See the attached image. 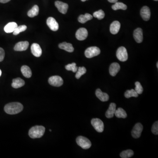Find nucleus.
<instances>
[{
    "label": "nucleus",
    "mask_w": 158,
    "mask_h": 158,
    "mask_svg": "<svg viewBox=\"0 0 158 158\" xmlns=\"http://www.w3.org/2000/svg\"><path fill=\"white\" fill-rule=\"evenodd\" d=\"M23 109L22 104L19 102H12L4 106V111L7 114L14 115L21 112Z\"/></svg>",
    "instance_id": "1"
},
{
    "label": "nucleus",
    "mask_w": 158,
    "mask_h": 158,
    "mask_svg": "<svg viewBox=\"0 0 158 158\" xmlns=\"http://www.w3.org/2000/svg\"><path fill=\"white\" fill-rule=\"evenodd\" d=\"M45 130V127L43 126H34L29 130V135L32 138H40L43 136Z\"/></svg>",
    "instance_id": "2"
},
{
    "label": "nucleus",
    "mask_w": 158,
    "mask_h": 158,
    "mask_svg": "<svg viewBox=\"0 0 158 158\" xmlns=\"http://www.w3.org/2000/svg\"><path fill=\"white\" fill-rule=\"evenodd\" d=\"M77 144L84 149H88L90 148L91 143L88 138L83 136H79L76 139Z\"/></svg>",
    "instance_id": "3"
},
{
    "label": "nucleus",
    "mask_w": 158,
    "mask_h": 158,
    "mask_svg": "<svg viewBox=\"0 0 158 158\" xmlns=\"http://www.w3.org/2000/svg\"><path fill=\"white\" fill-rule=\"evenodd\" d=\"M101 51L97 47H90L88 48L85 51V56L88 58H92L100 54Z\"/></svg>",
    "instance_id": "4"
},
{
    "label": "nucleus",
    "mask_w": 158,
    "mask_h": 158,
    "mask_svg": "<svg viewBox=\"0 0 158 158\" xmlns=\"http://www.w3.org/2000/svg\"><path fill=\"white\" fill-rule=\"evenodd\" d=\"M117 57L121 62H125L128 59V53L127 49L124 47H120L117 51Z\"/></svg>",
    "instance_id": "5"
},
{
    "label": "nucleus",
    "mask_w": 158,
    "mask_h": 158,
    "mask_svg": "<svg viewBox=\"0 0 158 158\" xmlns=\"http://www.w3.org/2000/svg\"><path fill=\"white\" fill-rule=\"evenodd\" d=\"M91 125L97 132L102 133L104 129V125L103 122L100 119L94 118L91 121Z\"/></svg>",
    "instance_id": "6"
},
{
    "label": "nucleus",
    "mask_w": 158,
    "mask_h": 158,
    "mask_svg": "<svg viewBox=\"0 0 158 158\" xmlns=\"http://www.w3.org/2000/svg\"><path fill=\"white\" fill-rule=\"evenodd\" d=\"M48 83L51 86L59 87L63 85V80L60 76H52L49 78Z\"/></svg>",
    "instance_id": "7"
},
{
    "label": "nucleus",
    "mask_w": 158,
    "mask_h": 158,
    "mask_svg": "<svg viewBox=\"0 0 158 158\" xmlns=\"http://www.w3.org/2000/svg\"><path fill=\"white\" fill-rule=\"evenodd\" d=\"M143 129V127L141 123H137L134 126L131 135L132 137L135 138H138L141 136V134Z\"/></svg>",
    "instance_id": "8"
},
{
    "label": "nucleus",
    "mask_w": 158,
    "mask_h": 158,
    "mask_svg": "<svg viewBox=\"0 0 158 158\" xmlns=\"http://www.w3.org/2000/svg\"><path fill=\"white\" fill-rule=\"evenodd\" d=\"M55 5L59 12L63 14H66L69 8L67 4L58 1L55 2Z\"/></svg>",
    "instance_id": "9"
},
{
    "label": "nucleus",
    "mask_w": 158,
    "mask_h": 158,
    "mask_svg": "<svg viewBox=\"0 0 158 158\" xmlns=\"http://www.w3.org/2000/svg\"><path fill=\"white\" fill-rule=\"evenodd\" d=\"M47 24L51 31H56L58 30L59 25L54 18L49 17L47 20Z\"/></svg>",
    "instance_id": "10"
},
{
    "label": "nucleus",
    "mask_w": 158,
    "mask_h": 158,
    "mask_svg": "<svg viewBox=\"0 0 158 158\" xmlns=\"http://www.w3.org/2000/svg\"><path fill=\"white\" fill-rule=\"evenodd\" d=\"M88 36V31L84 28H80L76 33V38L79 41H83L86 39Z\"/></svg>",
    "instance_id": "11"
},
{
    "label": "nucleus",
    "mask_w": 158,
    "mask_h": 158,
    "mask_svg": "<svg viewBox=\"0 0 158 158\" xmlns=\"http://www.w3.org/2000/svg\"><path fill=\"white\" fill-rule=\"evenodd\" d=\"M31 50L33 55L36 57H39L41 56L42 51L41 47L38 43H33L31 47Z\"/></svg>",
    "instance_id": "12"
},
{
    "label": "nucleus",
    "mask_w": 158,
    "mask_h": 158,
    "mask_svg": "<svg viewBox=\"0 0 158 158\" xmlns=\"http://www.w3.org/2000/svg\"><path fill=\"white\" fill-rule=\"evenodd\" d=\"M141 16L144 21L149 20L151 16L150 10L148 6H144L141 9Z\"/></svg>",
    "instance_id": "13"
},
{
    "label": "nucleus",
    "mask_w": 158,
    "mask_h": 158,
    "mask_svg": "<svg viewBox=\"0 0 158 158\" xmlns=\"http://www.w3.org/2000/svg\"><path fill=\"white\" fill-rule=\"evenodd\" d=\"M29 43L28 41H21L17 43L14 47L16 51H24L27 50L29 47Z\"/></svg>",
    "instance_id": "14"
},
{
    "label": "nucleus",
    "mask_w": 158,
    "mask_h": 158,
    "mask_svg": "<svg viewBox=\"0 0 158 158\" xmlns=\"http://www.w3.org/2000/svg\"><path fill=\"white\" fill-rule=\"evenodd\" d=\"M95 95L102 102H106L109 100V95L107 93L103 92L100 89H97L96 90Z\"/></svg>",
    "instance_id": "15"
},
{
    "label": "nucleus",
    "mask_w": 158,
    "mask_h": 158,
    "mask_svg": "<svg viewBox=\"0 0 158 158\" xmlns=\"http://www.w3.org/2000/svg\"><path fill=\"white\" fill-rule=\"evenodd\" d=\"M134 38L136 41L138 43H141L143 41V31L141 28H138L134 32Z\"/></svg>",
    "instance_id": "16"
},
{
    "label": "nucleus",
    "mask_w": 158,
    "mask_h": 158,
    "mask_svg": "<svg viewBox=\"0 0 158 158\" xmlns=\"http://www.w3.org/2000/svg\"><path fill=\"white\" fill-rule=\"evenodd\" d=\"M116 110V105L114 103H112L110 104L109 109L105 113V116L107 118H112L113 117Z\"/></svg>",
    "instance_id": "17"
},
{
    "label": "nucleus",
    "mask_w": 158,
    "mask_h": 158,
    "mask_svg": "<svg viewBox=\"0 0 158 158\" xmlns=\"http://www.w3.org/2000/svg\"><path fill=\"white\" fill-rule=\"evenodd\" d=\"M120 69V66L118 63H112L110 67V74L112 77H115Z\"/></svg>",
    "instance_id": "18"
},
{
    "label": "nucleus",
    "mask_w": 158,
    "mask_h": 158,
    "mask_svg": "<svg viewBox=\"0 0 158 158\" xmlns=\"http://www.w3.org/2000/svg\"><path fill=\"white\" fill-rule=\"evenodd\" d=\"M120 28V23L119 21L112 22L110 26V31L112 34H116L119 32Z\"/></svg>",
    "instance_id": "19"
},
{
    "label": "nucleus",
    "mask_w": 158,
    "mask_h": 158,
    "mask_svg": "<svg viewBox=\"0 0 158 158\" xmlns=\"http://www.w3.org/2000/svg\"><path fill=\"white\" fill-rule=\"evenodd\" d=\"M58 47L60 49L64 50L69 52H72L74 51V48L72 44L65 42L60 43L58 45Z\"/></svg>",
    "instance_id": "20"
},
{
    "label": "nucleus",
    "mask_w": 158,
    "mask_h": 158,
    "mask_svg": "<svg viewBox=\"0 0 158 158\" xmlns=\"http://www.w3.org/2000/svg\"><path fill=\"white\" fill-rule=\"evenodd\" d=\"M24 81L20 78L13 79L11 86L14 88H19L23 87L25 85Z\"/></svg>",
    "instance_id": "21"
},
{
    "label": "nucleus",
    "mask_w": 158,
    "mask_h": 158,
    "mask_svg": "<svg viewBox=\"0 0 158 158\" xmlns=\"http://www.w3.org/2000/svg\"><path fill=\"white\" fill-rule=\"evenodd\" d=\"M16 23L15 22H11L7 24L4 27V31L7 33H13L16 28L17 27Z\"/></svg>",
    "instance_id": "22"
},
{
    "label": "nucleus",
    "mask_w": 158,
    "mask_h": 158,
    "mask_svg": "<svg viewBox=\"0 0 158 158\" xmlns=\"http://www.w3.org/2000/svg\"><path fill=\"white\" fill-rule=\"evenodd\" d=\"M21 72L25 78H29L32 76V71L29 66L23 65L21 67Z\"/></svg>",
    "instance_id": "23"
},
{
    "label": "nucleus",
    "mask_w": 158,
    "mask_h": 158,
    "mask_svg": "<svg viewBox=\"0 0 158 158\" xmlns=\"http://www.w3.org/2000/svg\"><path fill=\"white\" fill-rule=\"evenodd\" d=\"M93 18L92 15L88 13H86L85 15H81L79 17L78 20L81 23H85L89 20H91Z\"/></svg>",
    "instance_id": "24"
},
{
    "label": "nucleus",
    "mask_w": 158,
    "mask_h": 158,
    "mask_svg": "<svg viewBox=\"0 0 158 158\" xmlns=\"http://www.w3.org/2000/svg\"><path fill=\"white\" fill-rule=\"evenodd\" d=\"M39 7L37 5H35L28 12V16L30 17L33 18L36 16H38L39 14Z\"/></svg>",
    "instance_id": "25"
},
{
    "label": "nucleus",
    "mask_w": 158,
    "mask_h": 158,
    "mask_svg": "<svg viewBox=\"0 0 158 158\" xmlns=\"http://www.w3.org/2000/svg\"><path fill=\"white\" fill-rule=\"evenodd\" d=\"M114 115L117 117L119 118L125 119L127 117V114L126 111L121 108H119L117 110H116Z\"/></svg>",
    "instance_id": "26"
},
{
    "label": "nucleus",
    "mask_w": 158,
    "mask_h": 158,
    "mask_svg": "<svg viewBox=\"0 0 158 158\" xmlns=\"http://www.w3.org/2000/svg\"><path fill=\"white\" fill-rule=\"evenodd\" d=\"M112 9L114 10H117L119 9L125 10L127 9V6L122 3L117 2L115 3V4L112 5Z\"/></svg>",
    "instance_id": "27"
},
{
    "label": "nucleus",
    "mask_w": 158,
    "mask_h": 158,
    "mask_svg": "<svg viewBox=\"0 0 158 158\" xmlns=\"http://www.w3.org/2000/svg\"><path fill=\"white\" fill-rule=\"evenodd\" d=\"M125 98H129L131 97L137 98L138 96V94L134 89H131L130 90H127L124 94Z\"/></svg>",
    "instance_id": "28"
},
{
    "label": "nucleus",
    "mask_w": 158,
    "mask_h": 158,
    "mask_svg": "<svg viewBox=\"0 0 158 158\" xmlns=\"http://www.w3.org/2000/svg\"><path fill=\"white\" fill-rule=\"evenodd\" d=\"M134 152L131 150L128 149L122 152L120 154L122 158H129L131 157L134 155Z\"/></svg>",
    "instance_id": "29"
},
{
    "label": "nucleus",
    "mask_w": 158,
    "mask_h": 158,
    "mask_svg": "<svg viewBox=\"0 0 158 158\" xmlns=\"http://www.w3.org/2000/svg\"><path fill=\"white\" fill-rule=\"evenodd\" d=\"M87 70L84 67H78V70L77 71L75 77L77 79H79L83 75L86 73Z\"/></svg>",
    "instance_id": "30"
},
{
    "label": "nucleus",
    "mask_w": 158,
    "mask_h": 158,
    "mask_svg": "<svg viewBox=\"0 0 158 158\" xmlns=\"http://www.w3.org/2000/svg\"><path fill=\"white\" fill-rule=\"evenodd\" d=\"M76 63H72L71 64H69L67 65H65V68L66 70L68 71H72L73 73L77 72L78 70V67L77 66Z\"/></svg>",
    "instance_id": "31"
},
{
    "label": "nucleus",
    "mask_w": 158,
    "mask_h": 158,
    "mask_svg": "<svg viewBox=\"0 0 158 158\" xmlns=\"http://www.w3.org/2000/svg\"><path fill=\"white\" fill-rule=\"evenodd\" d=\"M27 29V26L26 25H22L20 26H17L16 28L14 31L13 32V34L14 35H17L22 32L24 31Z\"/></svg>",
    "instance_id": "32"
},
{
    "label": "nucleus",
    "mask_w": 158,
    "mask_h": 158,
    "mask_svg": "<svg viewBox=\"0 0 158 158\" xmlns=\"http://www.w3.org/2000/svg\"><path fill=\"white\" fill-rule=\"evenodd\" d=\"M105 16V14L104 12L102 10H99L93 13V16L100 20L103 19L104 18Z\"/></svg>",
    "instance_id": "33"
},
{
    "label": "nucleus",
    "mask_w": 158,
    "mask_h": 158,
    "mask_svg": "<svg viewBox=\"0 0 158 158\" xmlns=\"http://www.w3.org/2000/svg\"><path fill=\"white\" fill-rule=\"evenodd\" d=\"M135 90L136 91L138 95L142 94L143 91V88L141 83L139 82H136L135 83Z\"/></svg>",
    "instance_id": "34"
},
{
    "label": "nucleus",
    "mask_w": 158,
    "mask_h": 158,
    "mask_svg": "<svg viewBox=\"0 0 158 158\" xmlns=\"http://www.w3.org/2000/svg\"><path fill=\"white\" fill-rule=\"evenodd\" d=\"M152 131L154 135H158V122L156 121L152 125Z\"/></svg>",
    "instance_id": "35"
},
{
    "label": "nucleus",
    "mask_w": 158,
    "mask_h": 158,
    "mask_svg": "<svg viewBox=\"0 0 158 158\" xmlns=\"http://www.w3.org/2000/svg\"><path fill=\"white\" fill-rule=\"evenodd\" d=\"M5 56V52L2 48H0V62L3 61Z\"/></svg>",
    "instance_id": "36"
},
{
    "label": "nucleus",
    "mask_w": 158,
    "mask_h": 158,
    "mask_svg": "<svg viewBox=\"0 0 158 158\" xmlns=\"http://www.w3.org/2000/svg\"><path fill=\"white\" fill-rule=\"evenodd\" d=\"M11 0H0V3H6L10 1Z\"/></svg>",
    "instance_id": "37"
},
{
    "label": "nucleus",
    "mask_w": 158,
    "mask_h": 158,
    "mask_svg": "<svg viewBox=\"0 0 158 158\" xmlns=\"http://www.w3.org/2000/svg\"><path fill=\"white\" fill-rule=\"evenodd\" d=\"M110 2L112 3H115L118 1V0H108Z\"/></svg>",
    "instance_id": "38"
},
{
    "label": "nucleus",
    "mask_w": 158,
    "mask_h": 158,
    "mask_svg": "<svg viewBox=\"0 0 158 158\" xmlns=\"http://www.w3.org/2000/svg\"><path fill=\"white\" fill-rule=\"evenodd\" d=\"M1 74H2L1 70H0V77H1Z\"/></svg>",
    "instance_id": "39"
},
{
    "label": "nucleus",
    "mask_w": 158,
    "mask_h": 158,
    "mask_svg": "<svg viewBox=\"0 0 158 158\" xmlns=\"http://www.w3.org/2000/svg\"><path fill=\"white\" fill-rule=\"evenodd\" d=\"M81 1H82L84 2L85 1H87V0H81Z\"/></svg>",
    "instance_id": "40"
},
{
    "label": "nucleus",
    "mask_w": 158,
    "mask_h": 158,
    "mask_svg": "<svg viewBox=\"0 0 158 158\" xmlns=\"http://www.w3.org/2000/svg\"><path fill=\"white\" fill-rule=\"evenodd\" d=\"M157 68H158V63L157 62Z\"/></svg>",
    "instance_id": "41"
},
{
    "label": "nucleus",
    "mask_w": 158,
    "mask_h": 158,
    "mask_svg": "<svg viewBox=\"0 0 158 158\" xmlns=\"http://www.w3.org/2000/svg\"><path fill=\"white\" fill-rule=\"evenodd\" d=\"M49 131H51V130L50 129V130H49Z\"/></svg>",
    "instance_id": "42"
},
{
    "label": "nucleus",
    "mask_w": 158,
    "mask_h": 158,
    "mask_svg": "<svg viewBox=\"0 0 158 158\" xmlns=\"http://www.w3.org/2000/svg\"><path fill=\"white\" fill-rule=\"evenodd\" d=\"M154 1H158V0H154Z\"/></svg>",
    "instance_id": "43"
}]
</instances>
